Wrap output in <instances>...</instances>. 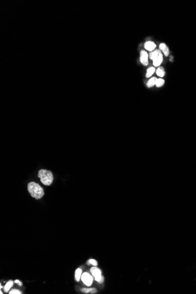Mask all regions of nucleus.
<instances>
[{"mask_svg":"<svg viewBox=\"0 0 196 294\" xmlns=\"http://www.w3.org/2000/svg\"><path fill=\"white\" fill-rule=\"evenodd\" d=\"M166 46H167V45H166V44H165V43H161L159 45V49H160V50H162V51H163V50L166 48Z\"/></svg>","mask_w":196,"mask_h":294,"instance_id":"18","label":"nucleus"},{"mask_svg":"<svg viewBox=\"0 0 196 294\" xmlns=\"http://www.w3.org/2000/svg\"><path fill=\"white\" fill-rule=\"evenodd\" d=\"M15 283H17V284H18V285H19V286H22V285H23L22 282H21L20 281H19V280H15Z\"/></svg>","mask_w":196,"mask_h":294,"instance_id":"19","label":"nucleus"},{"mask_svg":"<svg viewBox=\"0 0 196 294\" xmlns=\"http://www.w3.org/2000/svg\"><path fill=\"white\" fill-rule=\"evenodd\" d=\"M156 45L155 44V43L152 41H147L144 44V48H145L146 50H149V51H153V50H154V49L156 48Z\"/></svg>","mask_w":196,"mask_h":294,"instance_id":"7","label":"nucleus"},{"mask_svg":"<svg viewBox=\"0 0 196 294\" xmlns=\"http://www.w3.org/2000/svg\"><path fill=\"white\" fill-rule=\"evenodd\" d=\"M148 58H149V55L146 51L144 50H142L140 52V60L141 63L144 65L147 66L148 65L149 61H148Z\"/></svg>","mask_w":196,"mask_h":294,"instance_id":"6","label":"nucleus"},{"mask_svg":"<svg viewBox=\"0 0 196 294\" xmlns=\"http://www.w3.org/2000/svg\"><path fill=\"white\" fill-rule=\"evenodd\" d=\"M9 294H21L22 292L18 289H13L9 292Z\"/></svg>","mask_w":196,"mask_h":294,"instance_id":"17","label":"nucleus"},{"mask_svg":"<svg viewBox=\"0 0 196 294\" xmlns=\"http://www.w3.org/2000/svg\"><path fill=\"white\" fill-rule=\"evenodd\" d=\"M81 277H82V269L80 268H78L75 271V280L78 282L79 281V280L81 278Z\"/></svg>","mask_w":196,"mask_h":294,"instance_id":"12","label":"nucleus"},{"mask_svg":"<svg viewBox=\"0 0 196 294\" xmlns=\"http://www.w3.org/2000/svg\"><path fill=\"white\" fill-rule=\"evenodd\" d=\"M164 83H165V80L163 79H162L161 78H157L156 83V86L157 88H160V87H161L162 86H163Z\"/></svg>","mask_w":196,"mask_h":294,"instance_id":"13","label":"nucleus"},{"mask_svg":"<svg viewBox=\"0 0 196 294\" xmlns=\"http://www.w3.org/2000/svg\"><path fill=\"white\" fill-rule=\"evenodd\" d=\"M163 54L165 56H168L169 54H170V50H169V47L167 46L166 48H165L163 50Z\"/></svg>","mask_w":196,"mask_h":294,"instance_id":"16","label":"nucleus"},{"mask_svg":"<svg viewBox=\"0 0 196 294\" xmlns=\"http://www.w3.org/2000/svg\"><path fill=\"white\" fill-rule=\"evenodd\" d=\"M81 279L86 286H90L93 282L92 277L88 272H85L82 275Z\"/></svg>","mask_w":196,"mask_h":294,"instance_id":"5","label":"nucleus"},{"mask_svg":"<svg viewBox=\"0 0 196 294\" xmlns=\"http://www.w3.org/2000/svg\"><path fill=\"white\" fill-rule=\"evenodd\" d=\"M88 264H91V265H94V266H96L98 265V262L95 259H89L88 261Z\"/></svg>","mask_w":196,"mask_h":294,"instance_id":"15","label":"nucleus"},{"mask_svg":"<svg viewBox=\"0 0 196 294\" xmlns=\"http://www.w3.org/2000/svg\"><path fill=\"white\" fill-rule=\"evenodd\" d=\"M38 177L40 179L41 183L45 186L51 185L54 180L52 172L45 169H41L38 171Z\"/></svg>","mask_w":196,"mask_h":294,"instance_id":"2","label":"nucleus"},{"mask_svg":"<svg viewBox=\"0 0 196 294\" xmlns=\"http://www.w3.org/2000/svg\"><path fill=\"white\" fill-rule=\"evenodd\" d=\"M154 72H155V68L152 67V66L150 67L147 70V72H146V77L147 78L151 77L153 75V74Z\"/></svg>","mask_w":196,"mask_h":294,"instance_id":"10","label":"nucleus"},{"mask_svg":"<svg viewBox=\"0 0 196 294\" xmlns=\"http://www.w3.org/2000/svg\"><path fill=\"white\" fill-rule=\"evenodd\" d=\"M90 272L96 281L100 283L104 281V277L102 275V272L99 268L96 267H92L90 269Z\"/></svg>","mask_w":196,"mask_h":294,"instance_id":"4","label":"nucleus"},{"mask_svg":"<svg viewBox=\"0 0 196 294\" xmlns=\"http://www.w3.org/2000/svg\"><path fill=\"white\" fill-rule=\"evenodd\" d=\"M157 79V78L154 76L150 78L147 82V86L148 88H151V87L154 86V85H156Z\"/></svg>","mask_w":196,"mask_h":294,"instance_id":"8","label":"nucleus"},{"mask_svg":"<svg viewBox=\"0 0 196 294\" xmlns=\"http://www.w3.org/2000/svg\"><path fill=\"white\" fill-rule=\"evenodd\" d=\"M156 74L157 76H159L160 78H162L165 75V70L164 69L163 67H159L156 70Z\"/></svg>","mask_w":196,"mask_h":294,"instance_id":"9","label":"nucleus"},{"mask_svg":"<svg viewBox=\"0 0 196 294\" xmlns=\"http://www.w3.org/2000/svg\"><path fill=\"white\" fill-rule=\"evenodd\" d=\"M149 58L153 60L154 66H159L163 62V54L160 49H156L149 54Z\"/></svg>","mask_w":196,"mask_h":294,"instance_id":"3","label":"nucleus"},{"mask_svg":"<svg viewBox=\"0 0 196 294\" xmlns=\"http://www.w3.org/2000/svg\"><path fill=\"white\" fill-rule=\"evenodd\" d=\"M0 293H1V294H3V292H2V291H1V292H0Z\"/></svg>","mask_w":196,"mask_h":294,"instance_id":"20","label":"nucleus"},{"mask_svg":"<svg viewBox=\"0 0 196 294\" xmlns=\"http://www.w3.org/2000/svg\"><path fill=\"white\" fill-rule=\"evenodd\" d=\"M14 285V282L11 280L9 281L7 283L6 285H5V287H4V290L5 292H8V291L10 289V288H11Z\"/></svg>","mask_w":196,"mask_h":294,"instance_id":"11","label":"nucleus"},{"mask_svg":"<svg viewBox=\"0 0 196 294\" xmlns=\"http://www.w3.org/2000/svg\"><path fill=\"white\" fill-rule=\"evenodd\" d=\"M28 191L31 197L37 200L41 198L44 195L43 188L34 181L30 182L28 184Z\"/></svg>","mask_w":196,"mask_h":294,"instance_id":"1","label":"nucleus"},{"mask_svg":"<svg viewBox=\"0 0 196 294\" xmlns=\"http://www.w3.org/2000/svg\"><path fill=\"white\" fill-rule=\"evenodd\" d=\"M81 291L84 293H95L97 291L95 288H82L81 289Z\"/></svg>","mask_w":196,"mask_h":294,"instance_id":"14","label":"nucleus"}]
</instances>
